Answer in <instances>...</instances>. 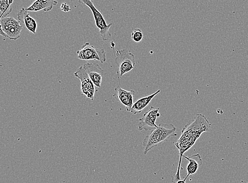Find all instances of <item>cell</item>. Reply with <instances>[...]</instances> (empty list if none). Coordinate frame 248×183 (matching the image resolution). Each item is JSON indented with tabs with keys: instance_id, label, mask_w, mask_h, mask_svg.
I'll return each mask as SVG.
<instances>
[{
	"instance_id": "cell-1",
	"label": "cell",
	"mask_w": 248,
	"mask_h": 183,
	"mask_svg": "<svg viewBox=\"0 0 248 183\" xmlns=\"http://www.w3.org/2000/svg\"><path fill=\"white\" fill-rule=\"evenodd\" d=\"M211 123L203 114H198L188 122L183 128L181 136L178 141L175 143L180 153V159L178 169L172 177L171 180L173 183L181 180L180 169L183 157L185 153L190 150L196 143L201 135L205 132H210Z\"/></svg>"
},
{
	"instance_id": "cell-2",
	"label": "cell",
	"mask_w": 248,
	"mask_h": 183,
	"mask_svg": "<svg viewBox=\"0 0 248 183\" xmlns=\"http://www.w3.org/2000/svg\"><path fill=\"white\" fill-rule=\"evenodd\" d=\"M176 128L172 123H159L143 140L145 155L158 145L176 136Z\"/></svg>"
},
{
	"instance_id": "cell-3",
	"label": "cell",
	"mask_w": 248,
	"mask_h": 183,
	"mask_svg": "<svg viewBox=\"0 0 248 183\" xmlns=\"http://www.w3.org/2000/svg\"><path fill=\"white\" fill-rule=\"evenodd\" d=\"M115 62L116 66L117 73L119 77L131 72L134 69L136 60L133 53L126 49L116 50Z\"/></svg>"
},
{
	"instance_id": "cell-4",
	"label": "cell",
	"mask_w": 248,
	"mask_h": 183,
	"mask_svg": "<svg viewBox=\"0 0 248 183\" xmlns=\"http://www.w3.org/2000/svg\"><path fill=\"white\" fill-rule=\"evenodd\" d=\"M78 2L87 6L91 9L96 26L99 29L100 36H101L104 42L109 41L111 37L109 29L113 25V23H110L109 24H107L102 13L96 8L91 0H80Z\"/></svg>"
},
{
	"instance_id": "cell-5",
	"label": "cell",
	"mask_w": 248,
	"mask_h": 183,
	"mask_svg": "<svg viewBox=\"0 0 248 183\" xmlns=\"http://www.w3.org/2000/svg\"><path fill=\"white\" fill-rule=\"evenodd\" d=\"M78 58L82 61H97L104 63L107 60L106 52L104 49H98L89 43L82 45L80 50L77 52Z\"/></svg>"
},
{
	"instance_id": "cell-6",
	"label": "cell",
	"mask_w": 248,
	"mask_h": 183,
	"mask_svg": "<svg viewBox=\"0 0 248 183\" xmlns=\"http://www.w3.org/2000/svg\"><path fill=\"white\" fill-rule=\"evenodd\" d=\"M20 22L13 17H2L1 25L4 33L11 40L19 39L21 35L23 27Z\"/></svg>"
},
{
	"instance_id": "cell-7",
	"label": "cell",
	"mask_w": 248,
	"mask_h": 183,
	"mask_svg": "<svg viewBox=\"0 0 248 183\" xmlns=\"http://www.w3.org/2000/svg\"><path fill=\"white\" fill-rule=\"evenodd\" d=\"M76 78L79 79L81 82V92L82 95H85L87 98H89L93 101L94 99V93H95V88L88 76L83 66H80L74 73Z\"/></svg>"
},
{
	"instance_id": "cell-8",
	"label": "cell",
	"mask_w": 248,
	"mask_h": 183,
	"mask_svg": "<svg viewBox=\"0 0 248 183\" xmlns=\"http://www.w3.org/2000/svg\"><path fill=\"white\" fill-rule=\"evenodd\" d=\"M159 110L158 107L152 106L150 110L146 112L139 120L138 128L140 131H151L157 127L156 121L160 116Z\"/></svg>"
},
{
	"instance_id": "cell-9",
	"label": "cell",
	"mask_w": 248,
	"mask_h": 183,
	"mask_svg": "<svg viewBox=\"0 0 248 183\" xmlns=\"http://www.w3.org/2000/svg\"><path fill=\"white\" fill-rule=\"evenodd\" d=\"M135 92L132 90L128 91L124 89L120 86L115 88L113 97L117 102L121 103L126 107L127 111L131 112L134 104L133 98Z\"/></svg>"
},
{
	"instance_id": "cell-10",
	"label": "cell",
	"mask_w": 248,
	"mask_h": 183,
	"mask_svg": "<svg viewBox=\"0 0 248 183\" xmlns=\"http://www.w3.org/2000/svg\"><path fill=\"white\" fill-rule=\"evenodd\" d=\"M88 76L94 86L100 88L102 82L103 69L97 63H87L83 65Z\"/></svg>"
},
{
	"instance_id": "cell-11",
	"label": "cell",
	"mask_w": 248,
	"mask_h": 183,
	"mask_svg": "<svg viewBox=\"0 0 248 183\" xmlns=\"http://www.w3.org/2000/svg\"><path fill=\"white\" fill-rule=\"evenodd\" d=\"M17 16L18 21L23 23L29 31L33 34L36 33L37 23L25 8H22L17 13Z\"/></svg>"
},
{
	"instance_id": "cell-12",
	"label": "cell",
	"mask_w": 248,
	"mask_h": 183,
	"mask_svg": "<svg viewBox=\"0 0 248 183\" xmlns=\"http://www.w3.org/2000/svg\"><path fill=\"white\" fill-rule=\"evenodd\" d=\"M183 158H186L188 162L186 168L187 174L185 179V180H186L189 176L196 173L199 168L202 166L203 160L200 153H197V154L193 155L191 157L184 155Z\"/></svg>"
},
{
	"instance_id": "cell-13",
	"label": "cell",
	"mask_w": 248,
	"mask_h": 183,
	"mask_svg": "<svg viewBox=\"0 0 248 183\" xmlns=\"http://www.w3.org/2000/svg\"><path fill=\"white\" fill-rule=\"evenodd\" d=\"M160 92L161 90H158L155 92L151 94V95L143 97L138 100L137 101L134 103L131 113L134 115L140 114L151 103L152 100Z\"/></svg>"
},
{
	"instance_id": "cell-14",
	"label": "cell",
	"mask_w": 248,
	"mask_h": 183,
	"mask_svg": "<svg viewBox=\"0 0 248 183\" xmlns=\"http://www.w3.org/2000/svg\"><path fill=\"white\" fill-rule=\"evenodd\" d=\"M57 4L58 2L55 0H38L34 2L31 7L25 9L28 12H37L42 10L45 12H49Z\"/></svg>"
},
{
	"instance_id": "cell-15",
	"label": "cell",
	"mask_w": 248,
	"mask_h": 183,
	"mask_svg": "<svg viewBox=\"0 0 248 183\" xmlns=\"http://www.w3.org/2000/svg\"><path fill=\"white\" fill-rule=\"evenodd\" d=\"M13 3V0H0V11L3 17H7L13 11L11 4Z\"/></svg>"
},
{
	"instance_id": "cell-16",
	"label": "cell",
	"mask_w": 248,
	"mask_h": 183,
	"mask_svg": "<svg viewBox=\"0 0 248 183\" xmlns=\"http://www.w3.org/2000/svg\"><path fill=\"white\" fill-rule=\"evenodd\" d=\"M131 38L135 43H139L140 42L143 38L142 31H141L140 29H134L132 32Z\"/></svg>"
},
{
	"instance_id": "cell-17",
	"label": "cell",
	"mask_w": 248,
	"mask_h": 183,
	"mask_svg": "<svg viewBox=\"0 0 248 183\" xmlns=\"http://www.w3.org/2000/svg\"><path fill=\"white\" fill-rule=\"evenodd\" d=\"M61 9L64 13H69L72 9H70V6L66 3H63L61 6Z\"/></svg>"
},
{
	"instance_id": "cell-18",
	"label": "cell",
	"mask_w": 248,
	"mask_h": 183,
	"mask_svg": "<svg viewBox=\"0 0 248 183\" xmlns=\"http://www.w3.org/2000/svg\"><path fill=\"white\" fill-rule=\"evenodd\" d=\"M2 17V15H0V35H1V36L5 38H8L7 35H6L4 32L3 31L2 26L1 25V19Z\"/></svg>"
},
{
	"instance_id": "cell-19",
	"label": "cell",
	"mask_w": 248,
	"mask_h": 183,
	"mask_svg": "<svg viewBox=\"0 0 248 183\" xmlns=\"http://www.w3.org/2000/svg\"><path fill=\"white\" fill-rule=\"evenodd\" d=\"M176 183H186V180H185V179L181 180L177 182Z\"/></svg>"
},
{
	"instance_id": "cell-20",
	"label": "cell",
	"mask_w": 248,
	"mask_h": 183,
	"mask_svg": "<svg viewBox=\"0 0 248 183\" xmlns=\"http://www.w3.org/2000/svg\"><path fill=\"white\" fill-rule=\"evenodd\" d=\"M248 183V182H245V183Z\"/></svg>"
}]
</instances>
